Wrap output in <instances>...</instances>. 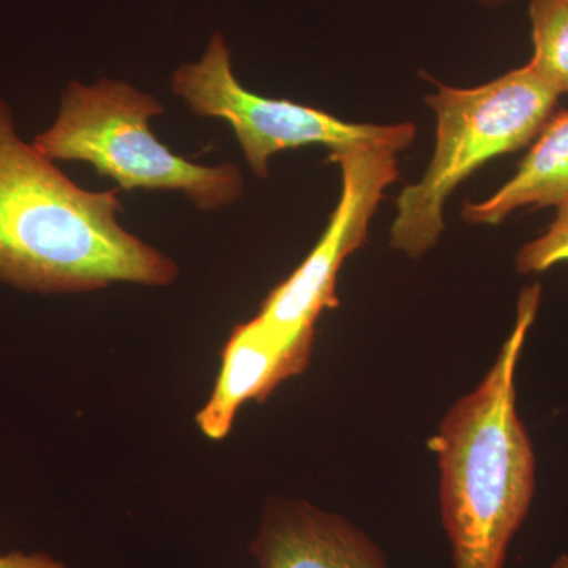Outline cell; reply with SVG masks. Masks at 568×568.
I'll use <instances>...</instances> for the list:
<instances>
[{"label": "cell", "mask_w": 568, "mask_h": 568, "mask_svg": "<svg viewBox=\"0 0 568 568\" xmlns=\"http://www.w3.org/2000/svg\"><path fill=\"white\" fill-rule=\"evenodd\" d=\"M250 551L260 568H388L353 523L301 500L268 504Z\"/></svg>", "instance_id": "8"}, {"label": "cell", "mask_w": 568, "mask_h": 568, "mask_svg": "<svg viewBox=\"0 0 568 568\" xmlns=\"http://www.w3.org/2000/svg\"><path fill=\"white\" fill-rule=\"evenodd\" d=\"M0 568H70L61 560L51 556L37 552V555H24V552H11L0 556Z\"/></svg>", "instance_id": "12"}, {"label": "cell", "mask_w": 568, "mask_h": 568, "mask_svg": "<svg viewBox=\"0 0 568 568\" xmlns=\"http://www.w3.org/2000/svg\"><path fill=\"white\" fill-rule=\"evenodd\" d=\"M395 155L369 145L328 153L327 162L342 171V196L313 252L265 297L257 317L272 332L286 338H315L324 310L338 306L336 278L342 265L364 245L384 192L398 181Z\"/></svg>", "instance_id": "6"}, {"label": "cell", "mask_w": 568, "mask_h": 568, "mask_svg": "<svg viewBox=\"0 0 568 568\" xmlns=\"http://www.w3.org/2000/svg\"><path fill=\"white\" fill-rule=\"evenodd\" d=\"M559 95L532 69L519 67L477 88L439 85L426 99L436 112V148L420 181L396 200L390 245L420 257L439 241L448 196L489 160L526 148Z\"/></svg>", "instance_id": "3"}, {"label": "cell", "mask_w": 568, "mask_h": 568, "mask_svg": "<svg viewBox=\"0 0 568 568\" xmlns=\"http://www.w3.org/2000/svg\"><path fill=\"white\" fill-rule=\"evenodd\" d=\"M173 91L194 114L230 122L246 162L260 179L268 178L272 155L302 145L323 144L331 152L369 145L398 153L416 138L413 123H349L315 108L246 91L234 77L231 50L222 33L212 36L200 62L185 63L175 71Z\"/></svg>", "instance_id": "5"}, {"label": "cell", "mask_w": 568, "mask_h": 568, "mask_svg": "<svg viewBox=\"0 0 568 568\" xmlns=\"http://www.w3.org/2000/svg\"><path fill=\"white\" fill-rule=\"evenodd\" d=\"M163 106L125 82L102 78L92 85L71 82L58 119L32 145L52 162H85L121 189L182 192L201 211L235 203L244 179L233 163L201 166L156 140L151 119Z\"/></svg>", "instance_id": "4"}, {"label": "cell", "mask_w": 568, "mask_h": 568, "mask_svg": "<svg viewBox=\"0 0 568 568\" xmlns=\"http://www.w3.org/2000/svg\"><path fill=\"white\" fill-rule=\"evenodd\" d=\"M529 22L528 65L559 97L568 93V0H529Z\"/></svg>", "instance_id": "10"}, {"label": "cell", "mask_w": 568, "mask_h": 568, "mask_svg": "<svg viewBox=\"0 0 568 568\" xmlns=\"http://www.w3.org/2000/svg\"><path fill=\"white\" fill-rule=\"evenodd\" d=\"M568 261V200L558 207V215L540 237L523 246L517 254L519 274H540L552 265Z\"/></svg>", "instance_id": "11"}, {"label": "cell", "mask_w": 568, "mask_h": 568, "mask_svg": "<svg viewBox=\"0 0 568 568\" xmlns=\"http://www.w3.org/2000/svg\"><path fill=\"white\" fill-rule=\"evenodd\" d=\"M540 284L519 294L517 321L484 383L440 425V514L455 568H503L536 491V457L517 413L515 375L540 306Z\"/></svg>", "instance_id": "2"}, {"label": "cell", "mask_w": 568, "mask_h": 568, "mask_svg": "<svg viewBox=\"0 0 568 568\" xmlns=\"http://www.w3.org/2000/svg\"><path fill=\"white\" fill-rule=\"evenodd\" d=\"M568 200V111L551 115L514 178L481 203L467 201L463 219L499 224L525 207H559Z\"/></svg>", "instance_id": "9"}, {"label": "cell", "mask_w": 568, "mask_h": 568, "mask_svg": "<svg viewBox=\"0 0 568 568\" xmlns=\"http://www.w3.org/2000/svg\"><path fill=\"white\" fill-rule=\"evenodd\" d=\"M313 339L275 334L257 316L239 324L223 347L222 369L211 398L197 413L201 432L213 440L230 435L246 402H264L283 381L304 372Z\"/></svg>", "instance_id": "7"}, {"label": "cell", "mask_w": 568, "mask_h": 568, "mask_svg": "<svg viewBox=\"0 0 568 568\" xmlns=\"http://www.w3.org/2000/svg\"><path fill=\"white\" fill-rule=\"evenodd\" d=\"M121 211L118 190H82L22 141L0 92V283L41 294L173 283L178 265L126 233Z\"/></svg>", "instance_id": "1"}, {"label": "cell", "mask_w": 568, "mask_h": 568, "mask_svg": "<svg viewBox=\"0 0 568 568\" xmlns=\"http://www.w3.org/2000/svg\"><path fill=\"white\" fill-rule=\"evenodd\" d=\"M549 568H568V552H564V555H560L558 558L552 560Z\"/></svg>", "instance_id": "14"}, {"label": "cell", "mask_w": 568, "mask_h": 568, "mask_svg": "<svg viewBox=\"0 0 568 568\" xmlns=\"http://www.w3.org/2000/svg\"><path fill=\"white\" fill-rule=\"evenodd\" d=\"M477 2L488 7V9H497V7L506 6V3L514 2V0H477Z\"/></svg>", "instance_id": "13"}]
</instances>
